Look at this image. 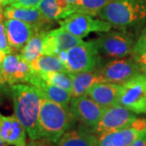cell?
<instances>
[{"mask_svg": "<svg viewBox=\"0 0 146 146\" xmlns=\"http://www.w3.org/2000/svg\"><path fill=\"white\" fill-rule=\"evenodd\" d=\"M10 94L14 113L25 127L31 140L41 139L39 131V115L42 94L32 84H15L10 86Z\"/></svg>", "mask_w": 146, "mask_h": 146, "instance_id": "obj_1", "label": "cell"}, {"mask_svg": "<svg viewBox=\"0 0 146 146\" xmlns=\"http://www.w3.org/2000/svg\"><path fill=\"white\" fill-rule=\"evenodd\" d=\"M76 123L70 106L51 102L42 96L39 115V131L41 139L55 144L63 134Z\"/></svg>", "mask_w": 146, "mask_h": 146, "instance_id": "obj_2", "label": "cell"}, {"mask_svg": "<svg viewBox=\"0 0 146 146\" xmlns=\"http://www.w3.org/2000/svg\"><path fill=\"white\" fill-rule=\"evenodd\" d=\"M98 16L112 26L126 29L146 20V0H111Z\"/></svg>", "mask_w": 146, "mask_h": 146, "instance_id": "obj_3", "label": "cell"}, {"mask_svg": "<svg viewBox=\"0 0 146 146\" xmlns=\"http://www.w3.org/2000/svg\"><path fill=\"white\" fill-rule=\"evenodd\" d=\"M94 42L100 57L108 59L125 58L135 45L133 36L126 29L102 32Z\"/></svg>", "mask_w": 146, "mask_h": 146, "instance_id": "obj_4", "label": "cell"}, {"mask_svg": "<svg viewBox=\"0 0 146 146\" xmlns=\"http://www.w3.org/2000/svg\"><path fill=\"white\" fill-rule=\"evenodd\" d=\"M57 57L64 63L67 71L72 73L94 71L98 68L100 60L94 41L84 42L61 51Z\"/></svg>", "mask_w": 146, "mask_h": 146, "instance_id": "obj_5", "label": "cell"}, {"mask_svg": "<svg viewBox=\"0 0 146 146\" xmlns=\"http://www.w3.org/2000/svg\"><path fill=\"white\" fill-rule=\"evenodd\" d=\"M105 82L123 84L129 80L141 74V68L134 58H121L103 61L100 57L97 68Z\"/></svg>", "mask_w": 146, "mask_h": 146, "instance_id": "obj_6", "label": "cell"}, {"mask_svg": "<svg viewBox=\"0 0 146 146\" xmlns=\"http://www.w3.org/2000/svg\"><path fill=\"white\" fill-rule=\"evenodd\" d=\"M119 104L135 114H146V75L141 73L122 84Z\"/></svg>", "mask_w": 146, "mask_h": 146, "instance_id": "obj_7", "label": "cell"}, {"mask_svg": "<svg viewBox=\"0 0 146 146\" xmlns=\"http://www.w3.org/2000/svg\"><path fill=\"white\" fill-rule=\"evenodd\" d=\"M60 28L79 38H83L92 32H106L110 30L112 25L103 20L93 19L83 13H73L63 21H58Z\"/></svg>", "mask_w": 146, "mask_h": 146, "instance_id": "obj_8", "label": "cell"}, {"mask_svg": "<svg viewBox=\"0 0 146 146\" xmlns=\"http://www.w3.org/2000/svg\"><path fill=\"white\" fill-rule=\"evenodd\" d=\"M33 74L29 63L21 54L11 52L6 55L3 63L0 85L29 83Z\"/></svg>", "mask_w": 146, "mask_h": 146, "instance_id": "obj_9", "label": "cell"}, {"mask_svg": "<svg viewBox=\"0 0 146 146\" xmlns=\"http://www.w3.org/2000/svg\"><path fill=\"white\" fill-rule=\"evenodd\" d=\"M136 119L135 113L120 104L105 110L99 122L93 131L97 136L125 128Z\"/></svg>", "mask_w": 146, "mask_h": 146, "instance_id": "obj_10", "label": "cell"}, {"mask_svg": "<svg viewBox=\"0 0 146 146\" xmlns=\"http://www.w3.org/2000/svg\"><path fill=\"white\" fill-rule=\"evenodd\" d=\"M70 107L76 122L92 130L98 124L106 109L91 99L87 94L78 98H72Z\"/></svg>", "mask_w": 146, "mask_h": 146, "instance_id": "obj_11", "label": "cell"}, {"mask_svg": "<svg viewBox=\"0 0 146 146\" xmlns=\"http://www.w3.org/2000/svg\"><path fill=\"white\" fill-rule=\"evenodd\" d=\"M83 42L81 38L74 36L62 28L46 31L43 36L42 54L58 56L61 51L67 50Z\"/></svg>", "mask_w": 146, "mask_h": 146, "instance_id": "obj_12", "label": "cell"}, {"mask_svg": "<svg viewBox=\"0 0 146 146\" xmlns=\"http://www.w3.org/2000/svg\"><path fill=\"white\" fill-rule=\"evenodd\" d=\"M145 129L146 120L136 119L129 127L98 136L97 146H131Z\"/></svg>", "mask_w": 146, "mask_h": 146, "instance_id": "obj_13", "label": "cell"}, {"mask_svg": "<svg viewBox=\"0 0 146 146\" xmlns=\"http://www.w3.org/2000/svg\"><path fill=\"white\" fill-rule=\"evenodd\" d=\"M7 36L12 52L21 51L36 33L42 31L36 26L16 19L4 21Z\"/></svg>", "mask_w": 146, "mask_h": 146, "instance_id": "obj_14", "label": "cell"}, {"mask_svg": "<svg viewBox=\"0 0 146 146\" xmlns=\"http://www.w3.org/2000/svg\"><path fill=\"white\" fill-rule=\"evenodd\" d=\"M0 137L6 145H26V130L15 115L5 116L0 113Z\"/></svg>", "mask_w": 146, "mask_h": 146, "instance_id": "obj_15", "label": "cell"}, {"mask_svg": "<svg viewBox=\"0 0 146 146\" xmlns=\"http://www.w3.org/2000/svg\"><path fill=\"white\" fill-rule=\"evenodd\" d=\"M122 84L110 82L95 84L87 91L86 94L100 106L108 108L119 104Z\"/></svg>", "mask_w": 146, "mask_h": 146, "instance_id": "obj_16", "label": "cell"}, {"mask_svg": "<svg viewBox=\"0 0 146 146\" xmlns=\"http://www.w3.org/2000/svg\"><path fill=\"white\" fill-rule=\"evenodd\" d=\"M73 127L67 131L54 146H97L98 137L91 128L81 123Z\"/></svg>", "mask_w": 146, "mask_h": 146, "instance_id": "obj_17", "label": "cell"}, {"mask_svg": "<svg viewBox=\"0 0 146 146\" xmlns=\"http://www.w3.org/2000/svg\"><path fill=\"white\" fill-rule=\"evenodd\" d=\"M29 83L37 88L45 98L63 106H68L70 104L72 99V94L70 92L60 87L47 83L38 73L33 72Z\"/></svg>", "mask_w": 146, "mask_h": 146, "instance_id": "obj_18", "label": "cell"}, {"mask_svg": "<svg viewBox=\"0 0 146 146\" xmlns=\"http://www.w3.org/2000/svg\"><path fill=\"white\" fill-rule=\"evenodd\" d=\"M3 14L6 19H16L24 21L36 26L39 30H46V25L48 21L42 16L37 7H14L11 5L7 7Z\"/></svg>", "mask_w": 146, "mask_h": 146, "instance_id": "obj_19", "label": "cell"}, {"mask_svg": "<svg viewBox=\"0 0 146 146\" xmlns=\"http://www.w3.org/2000/svg\"><path fill=\"white\" fill-rule=\"evenodd\" d=\"M70 75L72 80L73 86L72 98H78L84 95L95 84L105 82L97 69L92 72H70Z\"/></svg>", "mask_w": 146, "mask_h": 146, "instance_id": "obj_20", "label": "cell"}, {"mask_svg": "<svg viewBox=\"0 0 146 146\" xmlns=\"http://www.w3.org/2000/svg\"><path fill=\"white\" fill-rule=\"evenodd\" d=\"M37 8L48 21H59L74 13L71 4L65 0H42Z\"/></svg>", "mask_w": 146, "mask_h": 146, "instance_id": "obj_21", "label": "cell"}, {"mask_svg": "<svg viewBox=\"0 0 146 146\" xmlns=\"http://www.w3.org/2000/svg\"><path fill=\"white\" fill-rule=\"evenodd\" d=\"M33 72H68L64 63L57 56L43 55L29 63Z\"/></svg>", "mask_w": 146, "mask_h": 146, "instance_id": "obj_22", "label": "cell"}, {"mask_svg": "<svg viewBox=\"0 0 146 146\" xmlns=\"http://www.w3.org/2000/svg\"><path fill=\"white\" fill-rule=\"evenodd\" d=\"M46 31V30H42L36 33L21 50V55L29 63L42 55L43 36Z\"/></svg>", "mask_w": 146, "mask_h": 146, "instance_id": "obj_23", "label": "cell"}, {"mask_svg": "<svg viewBox=\"0 0 146 146\" xmlns=\"http://www.w3.org/2000/svg\"><path fill=\"white\" fill-rule=\"evenodd\" d=\"M38 74L47 83L66 89L71 94L72 93V80L69 72H52Z\"/></svg>", "mask_w": 146, "mask_h": 146, "instance_id": "obj_24", "label": "cell"}, {"mask_svg": "<svg viewBox=\"0 0 146 146\" xmlns=\"http://www.w3.org/2000/svg\"><path fill=\"white\" fill-rule=\"evenodd\" d=\"M111 0H77L71 4L74 13H83L91 16H97L102 7Z\"/></svg>", "mask_w": 146, "mask_h": 146, "instance_id": "obj_25", "label": "cell"}, {"mask_svg": "<svg viewBox=\"0 0 146 146\" xmlns=\"http://www.w3.org/2000/svg\"><path fill=\"white\" fill-rule=\"evenodd\" d=\"M4 14L3 11H0V50L5 53L6 54L12 52L11 48L6 31L5 25H4Z\"/></svg>", "mask_w": 146, "mask_h": 146, "instance_id": "obj_26", "label": "cell"}, {"mask_svg": "<svg viewBox=\"0 0 146 146\" xmlns=\"http://www.w3.org/2000/svg\"><path fill=\"white\" fill-rule=\"evenodd\" d=\"M131 54L133 56L146 54V27L135 43Z\"/></svg>", "mask_w": 146, "mask_h": 146, "instance_id": "obj_27", "label": "cell"}, {"mask_svg": "<svg viewBox=\"0 0 146 146\" xmlns=\"http://www.w3.org/2000/svg\"><path fill=\"white\" fill-rule=\"evenodd\" d=\"M42 0H16L11 5L14 7H37Z\"/></svg>", "mask_w": 146, "mask_h": 146, "instance_id": "obj_28", "label": "cell"}, {"mask_svg": "<svg viewBox=\"0 0 146 146\" xmlns=\"http://www.w3.org/2000/svg\"><path fill=\"white\" fill-rule=\"evenodd\" d=\"M132 57L138 63L139 67L141 68V73L146 75V54H141V55H135Z\"/></svg>", "mask_w": 146, "mask_h": 146, "instance_id": "obj_29", "label": "cell"}, {"mask_svg": "<svg viewBox=\"0 0 146 146\" xmlns=\"http://www.w3.org/2000/svg\"><path fill=\"white\" fill-rule=\"evenodd\" d=\"M131 146H146V129L141 132Z\"/></svg>", "mask_w": 146, "mask_h": 146, "instance_id": "obj_30", "label": "cell"}, {"mask_svg": "<svg viewBox=\"0 0 146 146\" xmlns=\"http://www.w3.org/2000/svg\"><path fill=\"white\" fill-rule=\"evenodd\" d=\"M25 146H52L51 143L48 142L44 139L31 140Z\"/></svg>", "mask_w": 146, "mask_h": 146, "instance_id": "obj_31", "label": "cell"}, {"mask_svg": "<svg viewBox=\"0 0 146 146\" xmlns=\"http://www.w3.org/2000/svg\"><path fill=\"white\" fill-rule=\"evenodd\" d=\"M6 55H7V54H6L5 53L0 50V77H1V73H2L3 63V60H4V58H5Z\"/></svg>", "mask_w": 146, "mask_h": 146, "instance_id": "obj_32", "label": "cell"}, {"mask_svg": "<svg viewBox=\"0 0 146 146\" xmlns=\"http://www.w3.org/2000/svg\"><path fill=\"white\" fill-rule=\"evenodd\" d=\"M16 2V0H1V3H2V5L3 6H7L9 5V4H12Z\"/></svg>", "mask_w": 146, "mask_h": 146, "instance_id": "obj_33", "label": "cell"}, {"mask_svg": "<svg viewBox=\"0 0 146 146\" xmlns=\"http://www.w3.org/2000/svg\"><path fill=\"white\" fill-rule=\"evenodd\" d=\"M66 2H68V3H70V4H73V3H75L77 0H65Z\"/></svg>", "mask_w": 146, "mask_h": 146, "instance_id": "obj_34", "label": "cell"}, {"mask_svg": "<svg viewBox=\"0 0 146 146\" xmlns=\"http://www.w3.org/2000/svg\"><path fill=\"white\" fill-rule=\"evenodd\" d=\"M5 144H6L5 142L3 141V140H2V138L0 137V146H5L6 145Z\"/></svg>", "mask_w": 146, "mask_h": 146, "instance_id": "obj_35", "label": "cell"}, {"mask_svg": "<svg viewBox=\"0 0 146 146\" xmlns=\"http://www.w3.org/2000/svg\"><path fill=\"white\" fill-rule=\"evenodd\" d=\"M0 11H3V5H2V3H1V0H0Z\"/></svg>", "mask_w": 146, "mask_h": 146, "instance_id": "obj_36", "label": "cell"}]
</instances>
